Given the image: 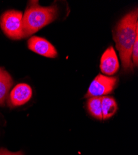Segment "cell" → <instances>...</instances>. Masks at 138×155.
Segmentation results:
<instances>
[{
    "label": "cell",
    "mask_w": 138,
    "mask_h": 155,
    "mask_svg": "<svg viewBox=\"0 0 138 155\" xmlns=\"http://www.w3.org/2000/svg\"><path fill=\"white\" fill-rule=\"evenodd\" d=\"M137 8L125 15L117 24L114 31V40L120 53L123 70L132 71V49L138 35Z\"/></svg>",
    "instance_id": "cell-1"
},
{
    "label": "cell",
    "mask_w": 138,
    "mask_h": 155,
    "mask_svg": "<svg viewBox=\"0 0 138 155\" xmlns=\"http://www.w3.org/2000/svg\"><path fill=\"white\" fill-rule=\"evenodd\" d=\"M58 15V9L56 5L43 7L37 1L29 2L22 18L24 37H29L52 22Z\"/></svg>",
    "instance_id": "cell-2"
},
{
    "label": "cell",
    "mask_w": 138,
    "mask_h": 155,
    "mask_svg": "<svg viewBox=\"0 0 138 155\" xmlns=\"http://www.w3.org/2000/svg\"><path fill=\"white\" fill-rule=\"evenodd\" d=\"M22 12L16 10L7 11L0 18V25L4 33L11 39L19 40L24 37Z\"/></svg>",
    "instance_id": "cell-3"
},
{
    "label": "cell",
    "mask_w": 138,
    "mask_h": 155,
    "mask_svg": "<svg viewBox=\"0 0 138 155\" xmlns=\"http://www.w3.org/2000/svg\"><path fill=\"white\" fill-rule=\"evenodd\" d=\"M117 81L118 80L115 77L106 76L99 74L90 84L84 97H102L110 94L115 89Z\"/></svg>",
    "instance_id": "cell-4"
},
{
    "label": "cell",
    "mask_w": 138,
    "mask_h": 155,
    "mask_svg": "<svg viewBox=\"0 0 138 155\" xmlns=\"http://www.w3.org/2000/svg\"><path fill=\"white\" fill-rule=\"evenodd\" d=\"M32 96V90L29 85L25 83L18 84L11 91L8 105L11 108L21 106L27 103Z\"/></svg>",
    "instance_id": "cell-5"
},
{
    "label": "cell",
    "mask_w": 138,
    "mask_h": 155,
    "mask_svg": "<svg viewBox=\"0 0 138 155\" xmlns=\"http://www.w3.org/2000/svg\"><path fill=\"white\" fill-rule=\"evenodd\" d=\"M29 48L34 52L48 58L57 57V51L55 47L48 41L42 37L34 36L27 42Z\"/></svg>",
    "instance_id": "cell-6"
},
{
    "label": "cell",
    "mask_w": 138,
    "mask_h": 155,
    "mask_svg": "<svg viewBox=\"0 0 138 155\" xmlns=\"http://www.w3.org/2000/svg\"><path fill=\"white\" fill-rule=\"evenodd\" d=\"M100 68L103 73L107 75H113L118 71L120 68L119 61L112 46L109 47L103 54L100 60Z\"/></svg>",
    "instance_id": "cell-7"
},
{
    "label": "cell",
    "mask_w": 138,
    "mask_h": 155,
    "mask_svg": "<svg viewBox=\"0 0 138 155\" xmlns=\"http://www.w3.org/2000/svg\"><path fill=\"white\" fill-rule=\"evenodd\" d=\"M12 84L13 80L11 75L0 67V106H5V100Z\"/></svg>",
    "instance_id": "cell-8"
},
{
    "label": "cell",
    "mask_w": 138,
    "mask_h": 155,
    "mask_svg": "<svg viewBox=\"0 0 138 155\" xmlns=\"http://www.w3.org/2000/svg\"><path fill=\"white\" fill-rule=\"evenodd\" d=\"M101 106L104 120H107L113 117L118 109L115 99L110 96H104L101 97Z\"/></svg>",
    "instance_id": "cell-9"
},
{
    "label": "cell",
    "mask_w": 138,
    "mask_h": 155,
    "mask_svg": "<svg viewBox=\"0 0 138 155\" xmlns=\"http://www.w3.org/2000/svg\"><path fill=\"white\" fill-rule=\"evenodd\" d=\"M87 108L92 117L100 120L103 119L101 97H92L89 98L87 102Z\"/></svg>",
    "instance_id": "cell-10"
},
{
    "label": "cell",
    "mask_w": 138,
    "mask_h": 155,
    "mask_svg": "<svg viewBox=\"0 0 138 155\" xmlns=\"http://www.w3.org/2000/svg\"><path fill=\"white\" fill-rule=\"evenodd\" d=\"M131 58L133 59V67H137L138 64V35L136 37V40L132 49Z\"/></svg>",
    "instance_id": "cell-11"
},
{
    "label": "cell",
    "mask_w": 138,
    "mask_h": 155,
    "mask_svg": "<svg viewBox=\"0 0 138 155\" xmlns=\"http://www.w3.org/2000/svg\"><path fill=\"white\" fill-rule=\"evenodd\" d=\"M0 155H24V153L21 151L13 153L8 151L6 149L1 148L0 149Z\"/></svg>",
    "instance_id": "cell-12"
}]
</instances>
